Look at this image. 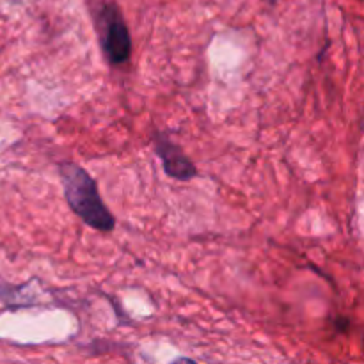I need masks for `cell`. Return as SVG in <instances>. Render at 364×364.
Wrapping results in <instances>:
<instances>
[{
  "label": "cell",
  "mask_w": 364,
  "mask_h": 364,
  "mask_svg": "<svg viewBox=\"0 0 364 364\" xmlns=\"http://www.w3.org/2000/svg\"><path fill=\"white\" fill-rule=\"evenodd\" d=\"M265 2H267V4H270V6H274V4H276L277 0H265Z\"/></svg>",
  "instance_id": "cell-4"
},
{
  "label": "cell",
  "mask_w": 364,
  "mask_h": 364,
  "mask_svg": "<svg viewBox=\"0 0 364 364\" xmlns=\"http://www.w3.org/2000/svg\"><path fill=\"white\" fill-rule=\"evenodd\" d=\"M60 178H63L64 198L70 208L84 220L87 226L98 231H112L116 226V219L105 203L102 201L98 192V185L87 174V171L73 162H66L60 166Z\"/></svg>",
  "instance_id": "cell-1"
},
{
  "label": "cell",
  "mask_w": 364,
  "mask_h": 364,
  "mask_svg": "<svg viewBox=\"0 0 364 364\" xmlns=\"http://www.w3.org/2000/svg\"><path fill=\"white\" fill-rule=\"evenodd\" d=\"M102 25V46L110 64L119 66L130 59L132 39L127 23L116 6H105L100 16Z\"/></svg>",
  "instance_id": "cell-2"
},
{
  "label": "cell",
  "mask_w": 364,
  "mask_h": 364,
  "mask_svg": "<svg viewBox=\"0 0 364 364\" xmlns=\"http://www.w3.org/2000/svg\"><path fill=\"white\" fill-rule=\"evenodd\" d=\"M153 144H155L156 155L162 160L164 171H166L167 176L181 181L192 180V178L196 176L198 171H196L194 164H192L191 159L181 151L180 146L174 144L167 135L156 134L155 137H153Z\"/></svg>",
  "instance_id": "cell-3"
}]
</instances>
